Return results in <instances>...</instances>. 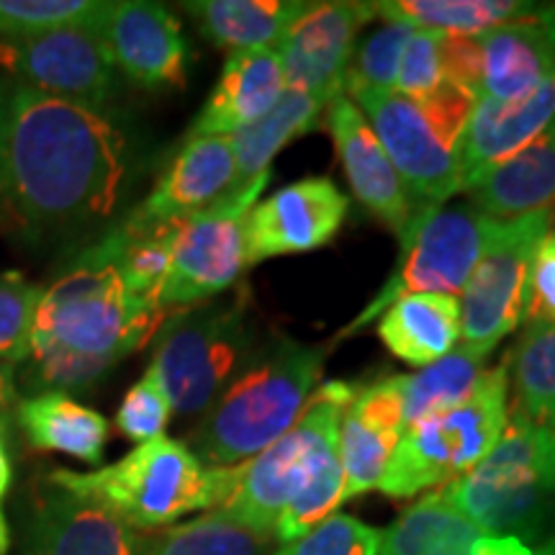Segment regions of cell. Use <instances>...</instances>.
I'll list each match as a JSON object with an SVG mask.
<instances>
[{"mask_svg":"<svg viewBox=\"0 0 555 555\" xmlns=\"http://www.w3.org/2000/svg\"><path fill=\"white\" fill-rule=\"evenodd\" d=\"M5 176L11 219L31 240L108 219L129 178V139L103 111L9 78Z\"/></svg>","mask_w":555,"mask_h":555,"instance_id":"obj_1","label":"cell"},{"mask_svg":"<svg viewBox=\"0 0 555 555\" xmlns=\"http://www.w3.org/2000/svg\"><path fill=\"white\" fill-rule=\"evenodd\" d=\"M165 319L168 311L129 294L108 245L99 240L41 288L29 350L16 367L18 391L26 397L93 391L157 335Z\"/></svg>","mask_w":555,"mask_h":555,"instance_id":"obj_2","label":"cell"},{"mask_svg":"<svg viewBox=\"0 0 555 555\" xmlns=\"http://www.w3.org/2000/svg\"><path fill=\"white\" fill-rule=\"evenodd\" d=\"M330 347L278 335L249 352L193 429L198 461L208 468L242 466L286 435L322 386Z\"/></svg>","mask_w":555,"mask_h":555,"instance_id":"obj_3","label":"cell"},{"mask_svg":"<svg viewBox=\"0 0 555 555\" xmlns=\"http://www.w3.org/2000/svg\"><path fill=\"white\" fill-rule=\"evenodd\" d=\"M237 468H208L189 446L163 435L137 446L111 466L88 474L57 468L47 478L106 506L131 530L155 532L191 512L217 509L237 481Z\"/></svg>","mask_w":555,"mask_h":555,"instance_id":"obj_4","label":"cell"},{"mask_svg":"<svg viewBox=\"0 0 555 555\" xmlns=\"http://www.w3.org/2000/svg\"><path fill=\"white\" fill-rule=\"evenodd\" d=\"M380 147L404 180L416 219L448 204L463 189L461 139L474 114L476 95L448 82L425 101H412L393 90H358L347 95Z\"/></svg>","mask_w":555,"mask_h":555,"instance_id":"obj_5","label":"cell"},{"mask_svg":"<svg viewBox=\"0 0 555 555\" xmlns=\"http://www.w3.org/2000/svg\"><path fill=\"white\" fill-rule=\"evenodd\" d=\"M437 491L486 535L530 543L543 530L555 499L553 427L509 409L494 450Z\"/></svg>","mask_w":555,"mask_h":555,"instance_id":"obj_6","label":"cell"},{"mask_svg":"<svg viewBox=\"0 0 555 555\" xmlns=\"http://www.w3.org/2000/svg\"><path fill=\"white\" fill-rule=\"evenodd\" d=\"M509 416V360L483 373L476 391L442 414L404 427L378 489L409 499L466 476L494 450Z\"/></svg>","mask_w":555,"mask_h":555,"instance_id":"obj_7","label":"cell"},{"mask_svg":"<svg viewBox=\"0 0 555 555\" xmlns=\"http://www.w3.org/2000/svg\"><path fill=\"white\" fill-rule=\"evenodd\" d=\"M356 391L347 380L319 386L296 425L253 461L242 463L229 496L211 512L275 538V522L286 504L339 453V422Z\"/></svg>","mask_w":555,"mask_h":555,"instance_id":"obj_8","label":"cell"},{"mask_svg":"<svg viewBox=\"0 0 555 555\" xmlns=\"http://www.w3.org/2000/svg\"><path fill=\"white\" fill-rule=\"evenodd\" d=\"M247 294L170 311L155 335L152 371L172 412L201 416L249 356Z\"/></svg>","mask_w":555,"mask_h":555,"instance_id":"obj_9","label":"cell"},{"mask_svg":"<svg viewBox=\"0 0 555 555\" xmlns=\"http://www.w3.org/2000/svg\"><path fill=\"white\" fill-rule=\"evenodd\" d=\"M494 227V219L483 217L470 204L437 208V211L416 219L401 237L399 266L386 281V286L337 337H332V345L371 327L393 301L404 296L461 294L476 262L481 260Z\"/></svg>","mask_w":555,"mask_h":555,"instance_id":"obj_10","label":"cell"},{"mask_svg":"<svg viewBox=\"0 0 555 555\" xmlns=\"http://www.w3.org/2000/svg\"><path fill=\"white\" fill-rule=\"evenodd\" d=\"M555 208L496 221L481 260L461 291V347L491 356L525 322L527 286L540 242L553 227Z\"/></svg>","mask_w":555,"mask_h":555,"instance_id":"obj_11","label":"cell"},{"mask_svg":"<svg viewBox=\"0 0 555 555\" xmlns=\"http://www.w3.org/2000/svg\"><path fill=\"white\" fill-rule=\"evenodd\" d=\"M270 172L234 185L204 211L176 219L172 224V268L165 283V311H178L211 301L240 281L247 268L245 224L247 214L266 191Z\"/></svg>","mask_w":555,"mask_h":555,"instance_id":"obj_12","label":"cell"},{"mask_svg":"<svg viewBox=\"0 0 555 555\" xmlns=\"http://www.w3.org/2000/svg\"><path fill=\"white\" fill-rule=\"evenodd\" d=\"M0 65L21 86L95 111L114 99L119 73L101 31L88 26L0 41Z\"/></svg>","mask_w":555,"mask_h":555,"instance_id":"obj_13","label":"cell"},{"mask_svg":"<svg viewBox=\"0 0 555 555\" xmlns=\"http://www.w3.org/2000/svg\"><path fill=\"white\" fill-rule=\"evenodd\" d=\"M373 18H378L376 3H307L275 47L286 75V90L307 93L322 106H330L343 95L345 69L350 65L360 29Z\"/></svg>","mask_w":555,"mask_h":555,"instance_id":"obj_14","label":"cell"},{"mask_svg":"<svg viewBox=\"0 0 555 555\" xmlns=\"http://www.w3.org/2000/svg\"><path fill=\"white\" fill-rule=\"evenodd\" d=\"M142 532L44 476L21 517L18 555H139Z\"/></svg>","mask_w":555,"mask_h":555,"instance_id":"obj_15","label":"cell"},{"mask_svg":"<svg viewBox=\"0 0 555 555\" xmlns=\"http://www.w3.org/2000/svg\"><path fill=\"white\" fill-rule=\"evenodd\" d=\"M350 201L330 178H304L253 206L245 224L247 268L311 253L335 240Z\"/></svg>","mask_w":555,"mask_h":555,"instance_id":"obj_16","label":"cell"},{"mask_svg":"<svg viewBox=\"0 0 555 555\" xmlns=\"http://www.w3.org/2000/svg\"><path fill=\"white\" fill-rule=\"evenodd\" d=\"M101 37L116 69L139 88H183L189 69V41L176 13L163 3H111Z\"/></svg>","mask_w":555,"mask_h":555,"instance_id":"obj_17","label":"cell"},{"mask_svg":"<svg viewBox=\"0 0 555 555\" xmlns=\"http://www.w3.org/2000/svg\"><path fill=\"white\" fill-rule=\"evenodd\" d=\"M324 116L356 198L401 240L416 221V208L376 131L347 95H337L324 108Z\"/></svg>","mask_w":555,"mask_h":555,"instance_id":"obj_18","label":"cell"},{"mask_svg":"<svg viewBox=\"0 0 555 555\" xmlns=\"http://www.w3.org/2000/svg\"><path fill=\"white\" fill-rule=\"evenodd\" d=\"M404 433L401 376L358 388L339 422V461L345 474V502L378 489L388 461Z\"/></svg>","mask_w":555,"mask_h":555,"instance_id":"obj_19","label":"cell"},{"mask_svg":"<svg viewBox=\"0 0 555 555\" xmlns=\"http://www.w3.org/2000/svg\"><path fill=\"white\" fill-rule=\"evenodd\" d=\"M476 39L483 99L519 101L555 73V5L540 3L530 16Z\"/></svg>","mask_w":555,"mask_h":555,"instance_id":"obj_20","label":"cell"},{"mask_svg":"<svg viewBox=\"0 0 555 555\" xmlns=\"http://www.w3.org/2000/svg\"><path fill=\"white\" fill-rule=\"evenodd\" d=\"M237 185L232 137H191L131 217L176 221L204 211Z\"/></svg>","mask_w":555,"mask_h":555,"instance_id":"obj_21","label":"cell"},{"mask_svg":"<svg viewBox=\"0 0 555 555\" xmlns=\"http://www.w3.org/2000/svg\"><path fill=\"white\" fill-rule=\"evenodd\" d=\"M286 93V75L275 47L232 52L211 95L191 124L189 137H232L249 127Z\"/></svg>","mask_w":555,"mask_h":555,"instance_id":"obj_22","label":"cell"},{"mask_svg":"<svg viewBox=\"0 0 555 555\" xmlns=\"http://www.w3.org/2000/svg\"><path fill=\"white\" fill-rule=\"evenodd\" d=\"M555 119V73L519 101L478 99L461 139L463 189L532 142ZM461 189V191H463Z\"/></svg>","mask_w":555,"mask_h":555,"instance_id":"obj_23","label":"cell"},{"mask_svg":"<svg viewBox=\"0 0 555 555\" xmlns=\"http://www.w3.org/2000/svg\"><path fill=\"white\" fill-rule=\"evenodd\" d=\"M468 204L494 221L555 208V119L515 155L468 183Z\"/></svg>","mask_w":555,"mask_h":555,"instance_id":"obj_24","label":"cell"},{"mask_svg":"<svg viewBox=\"0 0 555 555\" xmlns=\"http://www.w3.org/2000/svg\"><path fill=\"white\" fill-rule=\"evenodd\" d=\"M21 435L41 453H65L101 468L111 435L108 420L67 393L47 391L21 397L13 409Z\"/></svg>","mask_w":555,"mask_h":555,"instance_id":"obj_25","label":"cell"},{"mask_svg":"<svg viewBox=\"0 0 555 555\" xmlns=\"http://www.w3.org/2000/svg\"><path fill=\"white\" fill-rule=\"evenodd\" d=\"M378 337L404 363L433 365L461 343V301L437 294L399 298L378 317Z\"/></svg>","mask_w":555,"mask_h":555,"instance_id":"obj_26","label":"cell"},{"mask_svg":"<svg viewBox=\"0 0 555 555\" xmlns=\"http://www.w3.org/2000/svg\"><path fill=\"white\" fill-rule=\"evenodd\" d=\"M301 0H193L183 11L196 21L201 34L219 50L247 52L278 47L298 13Z\"/></svg>","mask_w":555,"mask_h":555,"instance_id":"obj_27","label":"cell"},{"mask_svg":"<svg viewBox=\"0 0 555 555\" xmlns=\"http://www.w3.org/2000/svg\"><path fill=\"white\" fill-rule=\"evenodd\" d=\"M538 5L525 0H380L376 13L384 21H399L442 37H481L530 16Z\"/></svg>","mask_w":555,"mask_h":555,"instance_id":"obj_28","label":"cell"},{"mask_svg":"<svg viewBox=\"0 0 555 555\" xmlns=\"http://www.w3.org/2000/svg\"><path fill=\"white\" fill-rule=\"evenodd\" d=\"M172 224L176 221H144L129 214L101 237L114 255L129 294L159 309L172 268Z\"/></svg>","mask_w":555,"mask_h":555,"instance_id":"obj_29","label":"cell"},{"mask_svg":"<svg viewBox=\"0 0 555 555\" xmlns=\"http://www.w3.org/2000/svg\"><path fill=\"white\" fill-rule=\"evenodd\" d=\"M486 535L440 491H429L384 530L378 555H466Z\"/></svg>","mask_w":555,"mask_h":555,"instance_id":"obj_30","label":"cell"},{"mask_svg":"<svg viewBox=\"0 0 555 555\" xmlns=\"http://www.w3.org/2000/svg\"><path fill=\"white\" fill-rule=\"evenodd\" d=\"M324 108L327 106H322V103L307 93L286 90L283 99L262 119L232 134L237 185H245L249 180L270 172L268 168L278 152L322 124Z\"/></svg>","mask_w":555,"mask_h":555,"instance_id":"obj_31","label":"cell"},{"mask_svg":"<svg viewBox=\"0 0 555 555\" xmlns=\"http://www.w3.org/2000/svg\"><path fill=\"white\" fill-rule=\"evenodd\" d=\"M486 363H489V356H478V352L457 345L453 352H448L437 363L422 367L412 376H401L404 427L463 404L481 384L483 373L489 371Z\"/></svg>","mask_w":555,"mask_h":555,"instance_id":"obj_32","label":"cell"},{"mask_svg":"<svg viewBox=\"0 0 555 555\" xmlns=\"http://www.w3.org/2000/svg\"><path fill=\"white\" fill-rule=\"evenodd\" d=\"M273 535L206 512L185 525L144 532L139 555H273Z\"/></svg>","mask_w":555,"mask_h":555,"instance_id":"obj_33","label":"cell"},{"mask_svg":"<svg viewBox=\"0 0 555 555\" xmlns=\"http://www.w3.org/2000/svg\"><path fill=\"white\" fill-rule=\"evenodd\" d=\"M515 367V412L551 427L555 416V324H527L509 358Z\"/></svg>","mask_w":555,"mask_h":555,"instance_id":"obj_34","label":"cell"},{"mask_svg":"<svg viewBox=\"0 0 555 555\" xmlns=\"http://www.w3.org/2000/svg\"><path fill=\"white\" fill-rule=\"evenodd\" d=\"M111 9L101 0H0V41L39 37V34L88 26L99 29Z\"/></svg>","mask_w":555,"mask_h":555,"instance_id":"obj_35","label":"cell"},{"mask_svg":"<svg viewBox=\"0 0 555 555\" xmlns=\"http://www.w3.org/2000/svg\"><path fill=\"white\" fill-rule=\"evenodd\" d=\"M414 26L386 21L378 31H371L352 50L350 65L345 69L343 95H352L358 90H393L399 78L401 54Z\"/></svg>","mask_w":555,"mask_h":555,"instance_id":"obj_36","label":"cell"},{"mask_svg":"<svg viewBox=\"0 0 555 555\" xmlns=\"http://www.w3.org/2000/svg\"><path fill=\"white\" fill-rule=\"evenodd\" d=\"M384 530L350 515H332L294 543L278 545L273 555H378Z\"/></svg>","mask_w":555,"mask_h":555,"instance_id":"obj_37","label":"cell"},{"mask_svg":"<svg viewBox=\"0 0 555 555\" xmlns=\"http://www.w3.org/2000/svg\"><path fill=\"white\" fill-rule=\"evenodd\" d=\"M172 414L176 412H172L168 393H165L157 373L150 365L124 397L119 412H116V429L127 440L142 446V442L165 435V427L170 425Z\"/></svg>","mask_w":555,"mask_h":555,"instance_id":"obj_38","label":"cell"},{"mask_svg":"<svg viewBox=\"0 0 555 555\" xmlns=\"http://www.w3.org/2000/svg\"><path fill=\"white\" fill-rule=\"evenodd\" d=\"M39 298L41 286L24 275L9 273L0 278V358L16 365L26 358Z\"/></svg>","mask_w":555,"mask_h":555,"instance_id":"obj_39","label":"cell"},{"mask_svg":"<svg viewBox=\"0 0 555 555\" xmlns=\"http://www.w3.org/2000/svg\"><path fill=\"white\" fill-rule=\"evenodd\" d=\"M442 34L414 29L401 54L399 78L393 93L412 101H425L448 86L446 52H442Z\"/></svg>","mask_w":555,"mask_h":555,"instance_id":"obj_40","label":"cell"},{"mask_svg":"<svg viewBox=\"0 0 555 555\" xmlns=\"http://www.w3.org/2000/svg\"><path fill=\"white\" fill-rule=\"evenodd\" d=\"M525 319L527 324H555V232H547L532 260Z\"/></svg>","mask_w":555,"mask_h":555,"instance_id":"obj_41","label":"cell"},{"mask_svg":"<svg viewBox=\"0 0 555 555\" xmlns=\"http://www.w3.org/2000/svg\"><path fill=\"white\" fill-rule=\"evenodd\" d=\"M13 481V466L9 446H5V433L0 429V555L11 553V525L9 517H5V496H9Z\"/></svg>","mask_w":555,"mask_h":555,"instance_id":"obj_42","label":"cell"},{"mask_svg":"<svg viewBox=\"0 0 555 555\" xmlns=\"http://www.w3.org/2000/svg\"><path fill=\"white\" fill-rule=\"evenodd\" d=\"M16 363L0 358V429H9L13 422V409L18 404V386H16Z\"/></svg>","mask_w":555,"mask_h":555,"instance_id":"obj_43","label":"cell"},{"mask_svg":"<svg viewBox=\"0 0 555 555\" xmlns=\"http://www.w3.org/2000/svg\"><path fill=\"white\" fill-rule=\"evenodd\" d=\"M466 555H532L530 545L517 538H494L481 535Z\"/></svg>","mask_w":555,"mask_h":555,"instance_id":"obj_44","label":"cell"},{"mask_svg":"<svg viewBox=\"0 0 555 555\" xmlns=\"http://www.w3.org/2000/svg\"><path fill=\"white\" fill-rule=\"evenodd\" d=\"M5 99H9V75H0V204L9 208V204H5V198H9V176H5Z\"/></svg>","mask_w":555,"mask_h":555,"instance_id":"obj_45","label":"cell"},{"mask_svg":"<svg viewBox=\"0 0 555 555\" xmlns=\"http://www.w3.org/2000/svg\"><path fill=\"white\" fill-rule=\"evenodd\" d=\"M532 555H555V538L547 540V543H545L543 547H540L538 553H532Z\"/></svg>","mask_w":555,"mask_h":555,"instance_id":"obj_46","label":"cell"},{"mask_svg":"<svg viewBox=\"0 0 555 555\" xmlns=\"http://www.w3.org/2000/svg\"><path fill=\"white\" fill-rule=\"evenodd\" d=\"M11 214H9V208H5L3 204H0V227H5V224H11Z\"/></svg>","mask_w":555,"mask_h":555,"instance_id":"obj_47","label":"cell"},{"mask_svg":"<svg viewBox=\"0 0 555 555\" xmlns=\"http://www.w3.org/2000/svg\"><path fill=\"white\" fill-rule=\"evenodd\" d=\"M551 427H553V433H555V416L551 420Z\"/></svg>","mask_w":555,"mask_h":555,"instance_id":"obj_48","label":"cell"}]
</instances>
